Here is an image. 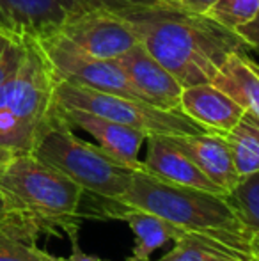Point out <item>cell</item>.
Wrapping results in <instances>:
<instances>
[{
	"mask_svg": "<svg viewBox=\"0 0 259 261\" xmlns=\"http://www.w3.org/2000/svg\"><path fill=\"white\" fill-rule=\"evenodd\" d=\"M14 153H16V151H13V149H7V148H2V146H0V167H2V165L6 164V162L9 160Z\"/></svg>",
	"mask_w": 259,
	"mask_h": 261,
	"instance_id": "29",
	"label": "cell"
},
{
	"mask_svg": "<svg viewBox=\"0 0 259 261\" xmlns=\"http://www.w3.org/2000/svg\"><path fill=\"white\" fill-rule=\"evenodd\" d=\"M156 261H247L233 252L217 247L194 234H185L174 242V247Z\"/></svg>",
	"mask_w": 259,
	"mask_h": 261,
	"instance_id": "19",
	"label": "cell"
},
{
	"mask_svg": "<svg viewBox=\"0 0 259 261\" xmlns=\"http://www.w3.org/2000/svg\"><path fill=\"white\" fill-rule=\"evenodd\" d=\"M250 256L259 258V233H254L250 238Z\"/></svg>",
	"mask_w": 259,
	"mask_h": 261,
	"instance_id": "28",
	"label": "cell"
},
{
	"mask_svg": "<svg viewBox=\"0 0 259 261\" xmlns=\"http://www.w3.org/2000/svg\"><path fill=\"white\" fill-rule=\"evenodd\" d=\"M71 244H73V252L68 256V258H59V261H105V259L98 258V256H94V254H87V252H83L82 249L78 247L76 238H73Z\"/></svg>",
	"mask_w": 259,
	"mask_h": 261,
	"instance_id": "27",
	"label": "cell"
},
{
	"mask_svg": "<svg viewBox=\"0 0 259 261\" xmlns=\"http://www.w3.org/2000/svg\"><path fill=\"white\" fill-rule=\"evenodd\" d=\"M235 158L240 179L259 171V119L245 112L235 128L224 134Z\"/></svg>",
	"mask_w": 259,
	"mask_h": 261,
	"instance_id": "17",
	"label": "cell"
},
{
	"mask_svg": "<svg viewBox=\"0 0 259 261\" xmlns=\"http://www.w3.org/2000/svg\"><path fill=\"white\" fill-rule=\"evenodd\" d=\"M180 110L208 132L227 134L243 117L245 109L213 84L183 87Z\"/></svg>",
	"mask_w": 259,
	"mask_h": 261,
	"instance_id": "15",
	"label": "cell"
},
{
	"mask_svg": "<svg viewBox=\"0 0 259 261\" xmlns=\"http://www.w3.org/2000/svg\"><path fill=\"white\" fill-rule=\"evenodd\" d=\"M257 11L259 0H217L204 16L236 32L250 23L256 18Z\"/></svg>",
	"mask_w": 259,
	"mask_h": 261,
	"instance_id": "20",
	"label": "cell"
},
{
	"mask_svg": "<svg viewBox=\"0 0 259 261\" xmlns=\"http://www.w3.org/2000/svg\"><path fill=\"white\" fill-rule=\"evenodd\" d=\"M0 261H59V258L38 247V242L0 234Z\"/></svg>",
	"mask_w": 259,
	"mask_h": 261,
	"instance_id": "22",
	"label": "cell"
},
{
	"mask_svg": "<svg viewBox=\"0 0 259 261\" xmlns=\"http://www.w3.org/2000/svg\"><path fill=\"white\" fill-rule=\"evenodd\" d=\"M57 76L36 39H27L25 54L0 80V146L32 153L57 117Z\"/></svg>",
	"mask_w": 259,
	"mask_h": 261,
	"instance_id": "3",
	"label": "cell"
},
{
	"mask_svg": "<svg viewBox=\"0 0 259 261\" xmlns=\"http://www.w3.org/2000/svg\"><path fill=\"white\" fill-rule=\"evenodd\" d=\"M83 54L114 61L138 43L135 31L123 14L107 9H87L71 18L57 32Z\"/></svg>",
	"mask_w": 259,
	"mask_h": 261,
	"instance_id": "8",
	"label": "cell"
},
{
	"mask_svg": "<svg viewBox=\"0 0 259 261\" xmlns=\"http://www.w3.org/2000/svg\"><path fill=\"white\" fill-rule=\"evenodd\" d=\"M118 203L151 212L185 233L211 242L247 261L250 258L252 234L220 194L172 185L144 171H135L128 192Z\"/></svg>",
	"mask_w": 259,
	"mask_h": 261,
	"instance_id": "2",
	"label": "cell"
},
{
	"mask_svg": "<svg viewBox=\"0 0 259 261\" xmlns=\"http://www.w3.org/2000/svg\"><path fill=\"white\" fill-rule=\"evenodd\" d=\"M0 234L28 242H38L41 234L38 226L14 206V203L2 190H0Z\"/></svg>",
	"mask_w": 259,
	"mask_h": 261,
	"instance_id": "21",
	"label": "cell"
},
{
	"mask_svg": "<svg viewBox=\"0 0 259 261\" xmlns=\"http://www.w3.org/2000/svg\"><path fill=\"white\" fill-rule=\"evenodd\" d=\"M138 43L183 87L210 84L220 68L247 45L238 32L204 14L170 7H149L123 13Z\"/></svg>",
	"mask_w": 259,
	"mask_h": 261,
	"instance_id": "1",
	"label": "cell"
},
{
	"mask_svg": "<svg viewBox=\"0 0 259 261\" xmlns=\"http://www.w3.org/2000/svg\"><path fill=\"white\" fill-rule=\"evenodd\" d=\"M57 112L71 128H80L87 132L96 141V144L119 164L133 171H142L138 153H140L142 144L148 141V135L144 132L116 123L107 117L96 116V114L85 112V110L63 109L57 105Z\"/></svg>",
	"mask_w": 259,
	"mask_h": 261,
	"instance_id": "10",
	"label": "cell"
},
{
	"mask_svg": "<svg viewBox=\"0 0 259 261\" xmlns=\"http://www.w3.org/2000/svg\"><path fill=\"white\" fill-rule=\"evenodd\" d=\"M224 197L250 234L259 233V171L240 179Z\"/></svg>",
	"mask_w": 259,
	"mask_h": 261,
	"instance_id": "18",
	"label": "cell"
},
{
	"mask_svg": "<svg viewBox=\"0 0 259 261\" xmlns=\"http://www.w3.org/2000/svg\"><path fill=\"white\" fill-rule=\"evenodd\" d=\"M27 39H14L6 34H0V80L11 68L21 61L25 54Z\"/></svg>",
	"mask_w": 259,
	"mask_h": 261,
	"instance_id": "24",
	"label": "cell"
},
{
	"mask_svg": "<svg viewBox=\"0 0 259 261\" xmlns=\"http://www.w3.org/2000/svg\"><path fill=\"white\" fill-rule=\"evenodd\" d=\"M211 84L229 94L245 112L259 119V66L250 61L245 52L229 57Z\"/></svg>",
	"mask_w": 259,
	"mask_h": 261,
	"instance_id": "16",
	"label": "cell"
},
{
	"mask_svg": "<svg viewBox=\"0 0 259 261\" xmlns=\"http://www.w3.org/2000/svg\"><path fill=\"white\" fill-rule=\"evenodd\" d=\"M169 2L174 9L187 11V13L194 14H206L217 0H169Z\"/></svg>",
	"mask_w": 259,
	"mask_h": 261,
	"instance_id": "25",
	"label": "cell"
},
{
	"mask_svg": "<svg viewBox=\"0 0 259 261\" xmlns=\"http://www.w3.org/2000/svg\"><path fill=\"white\" fill-rule=\"evenodd\" d=\"M174 146L181 149L192 162L225 194L233 190L240 181L236 172L235 158L225 137L217 132L188 135H167Z\"/></svg>",
	"mask_w": 259,
	"mask_h": 261,
	"instance_id": "14",
	"label": "cell"
},
{
	"mask_svg": "<svg viewBox=\"0 0 259 261\" xmlns=\"http://www.w3.org/2000/svg\"><path fill=\"white\" fill-rule=\"evenodd\" d=\"M94 212H96L94 217H98V219L107 217V219L125 220L130 226V229L133 231L135 245L131 249V256L126 261H149L153 252L163 247L169 240L176 242L181 237L188 234L155 213L128 206V204L118 203V201L96 199Z\"/></svg>",
	"mask_w": 259,
	"mask_h": 261,
	"instance_id": "11",
	"label": "cell"
},
{
	"mask_svg": "<svg viewBox=\"0 0 259 261\" xmlns=\"http://www.w3.org/2000/svg\"><path fill=\"white\" fill-rule=\"evenodd\" d=\"M249 261H259V258H256V256H250Z\"/></svg>",
	"mask_w": 259,
	"mask_h": 261,
	"instance_id": "30",
	"label": "cell"
},
{
	"mask_svg": "<svg viewBox=\"0 0 259 261\" xmlns=\"http://www.w3.org/2000/svg\"><path fill=\"white\" fill-rule=\"evenodd\" d=\"M83 11L80 0H0V34L39 41Z\"/></svg>",
	"mask_w": 259,
	"mask_h": 261,
	"instance_id": "9",
	"label": "cell"
},
{
	"mask_svg": "<svg viewBox=\"0 0 259 261\" xmlns=\"http://www.w3.org/2000/svg\"><path fill=\"white\" fill-rule=\"evenodd\" d=\"M142 171L165 183L225 196L224 190L215 185L192 162L190 156H187L178 146H174L167 135H149L148 137V155L142 162Z\"/></svg>",
	"mask_w": 259,
	"mask_h": 261,
	"instance_id": "13",
	"label": "cell"
},
{
	"mask_svg": "<svg viewBox=\"0 0 259 261\" xmlns=\"http://www.w3.org/2000/svg\"><path fill=\"white\" fill-rule=\"evenodd\" d=\"M85 9H107L112 13H130L137 9H149V7H170L169 0H80Z\"/></svg>",
	"mask_w": 259,
	"mask_h": 261,
	"instance_id": "23",
	"label": "cell"
},
{
	"mask_svg": "<svg viewBox=\"0 0 259 261\" xmlns=\"http://www.w3.org/2000/svg\"><path fill=\"white\" fill-rule=\"evenodd\" d=\"M238 36L245 41L247 48H254L259 52V11L250 23H247L245 27L238 29Z\"/></svg>",
	"mask_w": 259,
	"mask_h": 261,
	"instance_id": "26",
	"label": "cell"
},
{
	"mask_svg": "<svg viewBox=\"0 0 259 261\" xmlns=\"http://www.w3.org/2000/svg\"><path fill=\"white\" fill-rule=\"evenodd\" d=\"M38 43L48 59L57 80H64V82L85 87V89L146 101L140 93L131 86L128 76L116 61L98 59L83 54L82 50L73 46L59 34L39 39Z\"/></svg>",
	"mask_w": 259,
	"mask_h": 261,
	"instance_id": "7",
	"label": "cell"
},
{
	"mask_svg": "<svg viewBox=\"0 0 259 261\" xmlns=\"http://www.w3.org/2000/svg\"><path fill=\"white\" fill-rule=\"evenodd\" d=\"M0 190L38 226L41 234L66 233L71 240L76 238L85 194L73 179L34 153H14L0 167Z\"/></svg>",
	"mask_w": 259,
	"mask_h": 261,
	"instance_id": "4",
	"label": "cell"
},
{
	"mask_svg": "<svg viewBox=\"0 0 259 261\" xmlns=\"http://www.w3.org/2000/svg\"><path fill=\"white\" fill-rule=\"evenodd\" d=\"M32 153L73 179L85 196L96 199L119 201L128 192L135 172L107 155L98 144L76 137L59 112Z\"/></svg>",
	"mask_w": 259,
	"mask_h": 261,
	"instance_id": "5",
	"label": "cell"
},
{
	"mask_svg": "<svg viewBox=\"0 0 259 261\" xmlns=\"http://www.w3.org/2000/svg\"><path fill=\"white\" fill-rule=\"evenodd\" d=\"M55 103L63 109H78L116 123L126 124L146 135H188L208 132L181 110H167L148 101L119 94L85 89L57 80Z\"/></svg>",
	"mask_w": 259,
	"mask_h": 261,
	"instance_id": "6",
	"label": "cell"
},
{
	"mask_svg": "<svg viewBox=\"0 0 259 261\" xmlns=\"http://www.w3.org/2000/svg\"><path fill=\"white\" fill-rule=\"evenodd\" d=\"M114 61L121 66L131 86L148 103L167 110H180L183 86L140 43Z\"/></svg>",
	"mask_w": 259,
	"mask_h": 261,
	"instance_id": "12",
	"label": "cell"
}]
</instances>
